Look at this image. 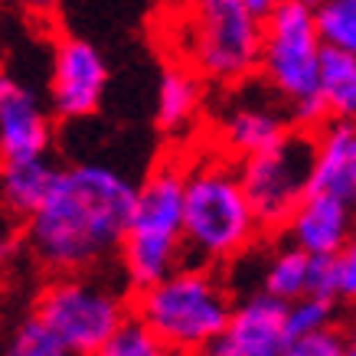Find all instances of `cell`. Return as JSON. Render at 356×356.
Segmentation results:
<instances>
[{"label":"cell","instance_id":"cell-23","mask_svg":"<svg viewBox=\"0 0 356 356\" xmlns=\"http://www.w3.org/2000/svg\"><path fill=\"white\" fill-rule=\"evenodd\" d=\"M278 356H343V330L340 327H327L321 334L288 340Z\"/></svg>","mask_w":356,"mask_h":356},{"label":"cell","instance_id":"cell-21","mask_svg":"<svg viewBox=\"0 0 356 356\" xmlns=\"http://www.w3.org/2000/svg\"><path fill=\"white\" fill-rule=\"evenodd\" d=\"M0 356H72L65 343L49 330V327L30 314L10 330V337L0 346Z\"/></svg>","mask_w":356,"mask_h":356},{"label":"cell","instance_id":"cell-4","mask_svg":"<svg viewBox=\"0 0 356 356\" xmlns=\"http://www.w3.org/2000/svg\"><path fill=\"white\" fill-rule=\"evenodd\" d=\"M236 301L232 281L222 268L180 265L131 294V314L170 356H196L222 334Z\"/></svg>","mask_w":356,"mask_h":356},{"label":"cell","instance_id":"cell-15","mask_svg":"<svg viewBox=\"0 0 356 356\" xmlns=\"http://www.w3.org/2000/svg\"><path fill=\"white\" fill-rule=\"evenodd\" d=\"M206 108V82L190 65L170 63L157 82V111L154 121L167 138H184Z\"/></svg>","mask_w":356,"mask_h":356},{"label":"cell","instance_id":"cell-18","mask_svg":"<svg viewBox=\"0 0 356 356\" xmlns=\"http://www.w3.org/2000/svg\"><path fill=\"white\" fill-rule=\"evenodd\" d=\"M307 268H311V255L301 252L298 245H291V242H281L265 259V268H261L255 291H265L288 304L294 298L307 294Z\"/></svg>","mask_w":356,"mask_h":356},{"label":"cell","instance_id":"cell-6","mask_svg":"<svg viewBox=\"0 0 356 356\" xmlns=\"http://www.w3.org/2000/svg\"><path fill=\"white\" fill-rule=\"evenodd\" d=\"M261 17L242 0H186L180 17V63L206 86H236L259 72Z\"/></svg>","mask_w":356,"mask_h":356},{"label":"cell","instance_id":"cell-9","mask_svg":"<svg viewBox=\"0 0 356 356\" xmlns=\"http://www.w3.org/2000/svg\"><path fill=\"white\" fill-rule=\"evenodd\" d=\"M291 128L288 105L259 76H248L222 88V102L213 115V147L232 161H242L265 151Z\"/></svg>","mask_w":356,"mask_h":356},{"label":"cell","instance_id":"cell-16","mask_svg":"<svg viewBox=\"0 0 356 356\" xmlns=\"http://www.w3.org/2000/svg\"><path fill=\"white\" fill-rule=\"evenodd\" d=\"M56 170L59 167L49 161V154L23 157V161H0V213L7 219L23 222L43 203L46 190L53 186Z\"/></svg>","mask_w":356,"mask_h":356},{"label":"cell","instance_id":"cell-14","mask_svg":"<svg viewBox=\"0 0 356 356\" xmlns=\"http://www.w3.org/2000/svg\"><path fill=\"white\" fill-rule=\"evenodd\" d=\"M307 193H327L356 209V121H324L314 131Z\"/></svg>","mask_w":356,"mask_h":356},{"label":"cell","instance_id":"cell-26","mask_svg":"<svg viewBox=\"0 0 356 356\" xmlns=\"http://www.w3.org/2000/svg\"><path fill=\"white\" fill-rule=\"evenodd\" d=\"M13 3L33 20H53L59 7H63V0H13Z\"/></svg>","mask_w":356,"mask_h":356},{"label":"cell","instance_id":"cell-8","mask_svg":"<svg viewBox=\"0 0 356 356\" xmlns=\"http://www.w3.org/2000/svg\"><path fill=\"white\" fill-rule=\"evenodd\" d=\"M238 180L252 206V216L259 222L261 236H281L298 203L307 196L314 167V131L291 128L284 131L265 151L242 157Z\"/></svg>","mask_w":356,"mask_h":356},{"label":"cell","instance_id":"cell-27","mask_svg":"<svg viewBox=\"0 0 356 356\" xmlns=\"http://www.w3.org/2000/svg\"><path fill=\"white\" fill-rule=\"evenodd\" d=\"M242 3H245L248 10H255L259 17H265V13H268L271 7H278L281 0H242Z\"/></svg>","mask_w":356,"mask_h":356},{"label":"cell","instance_id":"cell-2","mask_svg":"<svg viewBox=\"0 0 356 356\" xmlns=\"http://www.w3.org/2000/svg\"><path fill=\"white\" fill-rule=\"evenodd\" d=\"M180 238L186 265L222 271L265 238L238 180V163L216 147L193 161L186 157Z\"/></svg>","mask_w":356,"mask_h":356},{"label":"cell","instance_id":"cell-24","mask_svg":"<svg viewBox=\"0 0 356 356\" xmlns=\"http://www.w3.org/2000/svg\"><path fill=\"white\" fill-rule=\"evenodd\" d=\"M307 294L314 298H327V301H340V268H337V255H311V268H307Z\"/></svg>","mask_w":356,"mask_h":356},{"label":"cell","instance_id":"cell-19","mask_svg":"<svg viewBox=\"0 0 356 356\" xmlns=\"http://www.w3.org/2000/svg\"><path fill=\"white\" fill-rule=\"evenodd\" d=\"M314 20L324 46L356 56V0H321L314 7Z\"/></svg>","mask_w":356,"mask_h":356},{"label":"cell","instance_id":"cell-25","mask_svg":"<svg viewBox=\"0 0 356 356\" xmlns=\"http://www.w3.org/2000/svg\"><path fill=\"white\" fill-rule=\"evenodd\" d=\"M337 268H340V301L356 307V226L346 238V245L337 252Z\"/></svg>","mask_w":356,"mask_h":356},{"label":"cell","instance_id":"cell-7","mask_svg":"<svg viewBox=\"0 0 356 356\" xmlns=\"http://www.w3.org/2000/svg\"><path fill=\"white\" fill-rule=\"evenodd\" d=\"M33 314L72 356H92L131 314V294L115 268L65 271L40 288Z\"/></svg>","mask_w":356,"mask_h":356},{"label":"cell","instance_id":"cell-3","mask_svg":"<svg viewBox=\"0 0 356 356\" xmlns=\"http://www.w3.org/2000/svg\"><path fill=\"white\" fill-rule=\"evenodd\" d=\"M184 180L186 154H170L134 184L128 226L121 236L118 255L111 268L118 271L128 294L147 288L173 268L186 265L184 259Z\"/></svg>","mask_w":356,"mask_h":356},{"label":"cell","instance_id":"cell-11","mask_svg":"<svg viewBox=\"0 0 356 356\" xmlns=\"http://www.w3.org/2000/svg\"><path fill=\"white\" fill-rule=\"evenodd\" d=\"M53 121L46 98L26 79L13 69H0V161L49 154Z\"/></svg>","mask_w":356,"mask_h":356},{"label":"cell","instance_id":"cell-13","mask_svg":"<svg viewBox=\"0 0 356 356\" xmlns=\"http://www.w3.org/2000/svg\"><path fill=\"white\" fill-rule=\"evenodd\" d=\"M356 226V209L327 193H307L298 203L281 236L307 255H337Z\"/></svg>","mask_w":356,"mask_h":356},{"label":"cell","instance_id":"cell-22","mask_svg":"<svg viewBox=\"0 0 356 356\" xmlns=\"http://www.w3.org/2000/svg\"><path fill=\"white\" fill-rule=\"evenodd\" d=\"M92 356H170V353L163 350L161 340L140 324L134 314H128Z\"/></svg>","mask_w":356,"mask_h":356},{"label":"cell","instance_id":"cell-28","mask_svg":"<svg viewBox=\"0 0 356 356\" xmlns=\"http://www.w3.org/2000/svg\"><path fill=\"white\" fill-rule=\"evenodd\" d=\"M343 356H356V327L350 334H343Z\"/></svg>","mask_w":356,"mask_h":356},{"label":"cell","instance_id":"cell-12","mask_svg":"<svg viewBox=\"0 0 356 356\" xmlns=\"http://www.w3.org/2000/svg\"><path fill=\"white\" fill-rule=\"evenodd\" d=\"M284 343V301L252 291L236 301L222 334L196 356H278Z\"/></svg>","mask_w":356,"mask_h":356},{"label":"cell","instance_id":"cell-20","mask_svg":"<svg viewBox=\"0 0 356 356\" xmlns=\"http://www.w3.org/2000/svg\"><path fill=\"white\" fill-rule=\"evenodd\" d=\"M337 304L340 301H327L314 294H301L288 301L284 304V337L298 340V337H311L327 327H337Z\"/></svg>","mask_w":356,"mask_h":356},{"label":"cell","instance_id":"cell-5","mask_svg":"<svg viewBox=\"0 0 356 356\" xmlns=\"http://www.w3.org/2000/svg\"><path fill=\"white\" fill-rule=\"evenodd\" d=\"M324 40L317 33L314 7L301 0H281L261 17L259 72L255 76L288 105L294 128L317 131L327 121L317 98Z\"/></svg>","mask_w":356,"mask_h":356},{"label":"cell","instance_id":"cell-10","mask_svg":"<svg viewBox=\"0 0 356 356\" xmlns=\"http://www.w3.org/2000/svg\"><path fill=\"white\" fill-rule=\"evenodd\" d=\"M108 92V63L88 40L63 36L53 46L46 105L59 121L92 118Z\"/></svg>","mask_w":356,"mask_h":356},{"label":"cell","instance_id":"cell-17","mask_svg":"<svg viewBox=\"0 0 356 356\" xmlns=\"http://www.w3.org/2000/svg\"><path fill=\"white\" fill-rule=\"evenodd\" d=\"M317 98L324 105L327 121H356V56L324 46L321 72H317Z\"/></svg>","mask_w":356,"mask_h":356},{"label":"cell","instance_id":"cell-29","mask_svg":"<svg viewBox=\"0 0 356 356\" xmlns=\"http://www.w3.org/2000/svg\"><path fill=\"white\" fill-rule=\"evenodd\" d=\"M301 3H307V7H317V3H321V0H301Z\"/></svg>","mask_w":356,"mask_h":356},{"label":"cell","instance_id":"cell-1","mask_svg":"<svg viewBox=\"0 0 356 356\" xmlns=\"http://www.w3.org/2000/svg\"><path fill=\"white\" fill-rule=\"evenodd\" d=\"M134 184L105 163L59 167L43 203L20 222V242L49 275L111 268L128 226Z\"/></svg>","mask_w":356,"mask_h":356}]
</instances>
